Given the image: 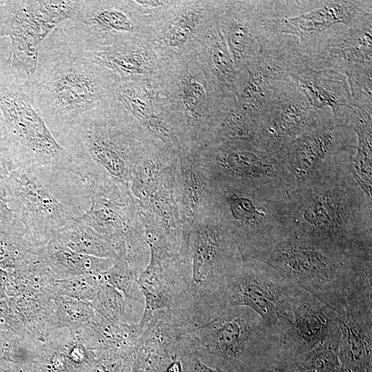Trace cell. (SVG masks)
I'll return each mask as SVG.
<instances>
[{
	"label": "cell",
	"mask_w": 372,
	"mask_h": 372,
	"mask_svg": "<svg viewBox=\"0 0 372 372\" xmlns=\"http://www.w3.org/2000/svg\"><path fill=\"white\" fill-rule=\"evenodd\" d=\"M30 79L35 103L53 136L116 101L115 74L60 25L42 42Z\"/></svg>",
	"instance_id": "6da1fadb"
},
{
	"label": "cell",
	"mask_w": 372,
	"mask_h": 372,
	"mask_svg": "<svg viewBox=\"0 0 372 372\" xmlns=\"http://www.w3.org/2000/svg\"><path fill=\"white\" fill-rule=\"evenodd\" d=\"M351 162L318 175L289 195V231L372 262V205Z\"/></svg>",
	"instance_id": "7a4b0ae2"
},
{
	"label": "cell",
	"mask_w": 372,
	"mask_h": 372,
	"mask_svg": "<svg viewBox=\"0 0 372 372\" xmlns=\"http://www.w3.org/2000/svg\"><path fill=\"white\" fill-rule=\"evenodd\" d=\"M251 259L259 260L338 315L371 306L372 262L291 231Z\"/></svg>",
	"instance_id": "3957f363"
},
{
	"label": "cell",
	"mask_w": 372,
	"mask_h": 372,
	"mask_svg": "<svg viewBox=\"0 0 372 372\" xmlns=\"http://www.w3.org/2000/svg\"><path fill=\"white\" fill-rule=\"evenodd\" d=\"M180 260L196 327L229 307L243 264L238 247L212 201L185 235Z\"/></svg>",
	"instance_id": "277c9868"
},
{
	"label": "cell",
	"mask_w": 372,
	"mask_h": 372,
	"mask_svg": "<svg viewBox=\"0 0 372 372\" xmlns=\"http://www.w3.org/2000/svg\"><path fill=\"white\" fill-rule=\"evenodd\" d=\"M81 177H107L130 187L132 173L158 140L116 101L54 135Z\"/></svg>",
	"instance_id": "5b68a950"
},
{
	"label": "cell",
	"mask_w": 372,
	"mask_h": 372,
	"mask_svg": "<svg viewBox=\"0 0 372 372\" xmlns=\"http://www.w3.org/2000/svg\"><path fill=\"white\" fill-rule=\"evenodd\" d=\"M177 342L204 364L229 372H269L283 364L280 341L247 307H228L182 332Z\"/></svg>",
	"instance_id": "8992f818"
},
{
	"label": "cell",
	"mask_w": 372,
	"mask_h": 372,
	"mask_svg": "<svg viewBox=\"0 0 372 372\" xmlns=\"http://www.w3.org/2000/svg\"><path fill=\"white\" fill-rule=\"evenodd\" d=\"M3 185L28 238L38 247L79 218L90 205L82 177L56 166L18 167Z\"/></svg>",
	"instance_id": "52a82bcc"
},
{
	"label": "cell",
	"mask_w": 372,
	"mask_h": 372,
	"mask_svg": "<svg viewBox=\"0 0 372 372\" xmlns=\"http://www.w3.org/2000/svg\"><path fill=\"white\" fill-rule=\"evenodd\" d=\"M31 76L0 59V133L18 167L56 166L81 176L34 99Z\"/></svg>",
	"instance_id": "ba28073f"
},
{
	"label": "cell",
	"mask_w": 372,
	"mask_h": 372,
	"mask_svg": "<svg viewBox=\"0 0 372 372\" xmlns=\"http://www.w3.org/2000/svg\"><path fill=\"white\" fill-rule=\"evenodd\" d=\"M178 155L166 147L152 149L134 169L130 192L145 237L173 253L184 242Z\"/></svg>",
	"instance_id": "9c48e42d"
},
{
	"label": "cell",
	"mask_w": 372,
	"mask_h": 372,
	"mask_svg": "<svg viewBox=\"0 0 372 372\" xmlns=\"http://www.w3.org/2000/svg\"><path fill=\"white\" fill-rule=\"evenodd\" d=\"M209 185L212 203L242 258H253L289 231L290 194L236 185Z\"/></svg>",
	"instance_id": "30bf717a"
},
{
	"label": "cell",
	"mask_w": 372,
	"mask_h": 372,
	"mask_svg": "<svg viewBox=\"0 0 372 372\" xmlns=\"http://www.w3.org/2000/svg\"><path fill=\"white\" fill-rule=\"evenodd\" d=\"M197 151L210 183L290 194L296 187L280 149L242 141L214 142Z\"/></svg>",
	"instance_id": "8fae6325"
},
{
	"label": "cell",
	"mask_w": 372,
	"mask_h": 372,
	"mask_svg": "<svg viewBox=\"0 0 372 372\" xmlns=\"http://www.w3.org/2000/svg\"><path fill=\"white\" fill-rule=\"evenodd\" d=\"M79 5V1H4L0 6V39H10V64L32 76L42 42L74 15Z\"/></svg>",
	"instance_id": "7c38bea8"
},
{
	"label": "cell",
	"mask_w": 372,
	"mask_h": 372,
	"mask_svg": "<svg viewBox=\"0 0 372 372\" xmlns=\"http://www.w3.org/2000/svg\"><path fill=\"white\" fill-rule=\"evenodd\" d=\"M242 260V271L229 297V307H247L258 314L280 341L284 362L294 305L304 289L259 260Z\"/></svg>",
	"instance_id": "4fadbf2b"
},
{
	"label": "cell",
	"mask_w": 372,
	"mask_h": 372,
	"mask_svg": "<svg viewBox=\"0 0 372 372\" xmlns=\"http://www.w3.org/2000/svg\"><path fill=\"white\" fill-rule=\"evenodd\" d=\"M142 8L135 1H80L74 15L60 24L87 52L141 43Z\"/></svg>",
	"instance_id": "5bb4252c"
},
{
	"label": "cell",
	"mask_w": 372,
	"mask_h": 372,
	"mask_svg": "<svg viewBox=\"0 0 372 372\" xmlns=\"http://www.w3.org/2000/svg\"><path fill=\"white\" fill-rule=\"evenodd\" d=\"M355 148L354 131L332 116L289 141L280 150L297 187L318 175L351 162Z\"/></svg>",
	"instance_id": "9a60e30c"
},
{
	"label": "cell",
	"mask_w": 372,
	"mask_h": 372,
	"mask_svg": "<svg viewBox=\"0 0 372 372\" xmlns=\"http://www.w3.org/2000/svg\"><path fill=\"white\" fill-rule=\"evenodd\" d=\"M332 116L331 111L311 106L289 77L277 88L260 113L259 145L278 151Z\"/></svg>",
	"instance_id": "2e32d148"
},
{
	"label": "cell",
	"mask_w": 372,
	"mask_h": 372,
	"mask_svg": "<svg viewBox=\"0 0 372 372\" xmlns=\"http://www.w3.org/2000/svg\"><path fill=\"white\" fill-rule=\"evenodd\" d=\"M88 209L79 218L116 247L127 237L143 232L138 206L130 187L107 177L85 178Z\"/></svg>",
	"instance_id": "e0dca14e"
},
{
	"label": "cell",
	"mask_w": 372,
	"mask_h": 372,
	"mask_svg": "<svg viewBox=\"0 0 372 372\" xmlns=\"http://www.w3.org/2000/svg\"><path fill=\"white\" fill-rule=\"evenodd\" d=\"M300 2V12L272 14L265 19L269 32L294 38L298 45L340 26H356L372 20L371 1H313L309 8Z\"/></svg>",
	"instance_id": "ac0fdd59"
},
{
	"label": "cell",
	"mask_w": 372,
	"mask_h": 372,
	"mask_svg": "<svg viewBox=\"0 0 372 372\" xmlns=\"http://www.w3.org/2000/svg\"><path fill=\"white\" fill-rule=\"evenodd\" d=\"M307 63L316 69L349 75L372 71V20L340 26L299 47Z\"/></svg>",
	"instance_id": "d6986e66"
},
{
	"label": "cell",
	"mask_w": 372,
	"mask_h": 372,
	"mask_svg": "<svg viewBox=\"0 0 372 372\" xmlns=\"http://www.w3.org/2000/svg\"><path fill=\"white\" fill-rule=\"evenodd\" d=\"M340 335L336 312L304 290L294 305L291 333L285 347L283 369L293 366L316 347L340 338Z\"/></svg>",
	"instance_id": "ffe728a7"
},
{
	"label": "cell",
	"mask_w": 372,
	"mask_h": 372,
	"mask_svg": "<svg viewBox=\"0 0 372 372\" xmlns=\"http://www.w3.org/2000/svg\"><path fill=\"white\" fill-rule=\"evenodd\" d=\"M218 25L237 70L245 75L256 59L266 35L264 19L267 1H236L226 3Z\"/></svg>",
	"instance_id": "44dd1931"
},
{
	"label": "cell",
	"mask_w": 372,
	"mask_h": 372,
	"mask_svg": "<svg viewBox=\"0 0 372 372\" xmlns=\"http://www.w3.org/2000/svg\"><path fill=\"white\" fill-rule=\"evenodd\" d=\"M289 75L311 106L331 111L338 122L342 121L355 107L344 74L314 68L300 53L293 61Z\"/></svg>",
	"instance_id": "7402d4cb"
},
{
	"label": "cell",
	"mask_w": 372,
	"mask_h": 372,
	"mask_svg": "<svg viewBox=\"0 0 372 372\" xmlns=\"http://www.w3.org/2000/svg\"><path fill=\"white\" fill-rule=\"evenodd\" d=\"M371 307L338 315V356L343 372L371 371Z\"/></svg>",
	"instance_id": "603a6c76"
},
{
	"label": "cell",
	"mask_w": 372,
	"mask_h": 372,
	"mask_svg": "<svg viewBox=\"0 0 372 372\" xmlns=\"http://www.w3.org/2000/svg\"><path fill=\"white\" fill-rule=\"evenodd\" d=\"M178 158L185 238L196 219L211 204V196L196 148L185 147Z\"/></svg>",
	"instance_id": "cb8c5ba5"
},
{
	"label": "cell",
	"mask_w": 372,
	"mask_h": 372,
	"mask_svg": "<svg viewBox=\"0 0 372 372\" xmlns=\"http://www.w3.org/2000/svg\"><path fill=\"white\" fill-rule=\"evenodd\" d=\"M74 338L94 351L135 353L141 331L137 324H118L96 314L88 322L69 329Z\"/></svg>",
	"instance_id": "d4e9b609"
},
{
	"label": "cell",
	"mask_w": 372,
	"mask_h": 372,
	"mask_svg": "<svg viewBox=\"0 0 372 372\" xmlns=\"http://www.w3.org/2000/svg\"><path fill=\"white\" fill-rule=\"evenodd\" d=\"M43 254L56 280L99 274L108 270L114 258H99L75 251L55 238L43 247Z\"/></svg>",
	"instance_id": "484cf974"
},
{
	"label": "cell",
	"mask_w": 372,
	"mask_h": 372,
	"mask_svg": "<svg viewBox=\"0 0 372 372\" xmlns=\"http://www.w3.org/2000/svg\"><path fill=\"white\" fill-rule=\"evenodd\" d=\"M43 245L19 267L8 271L7 297L21 295L50 294L56 296L54 282L56 280L45 260Z\"/></svg>",
	"instance_id": "4316f807"
},
{
	"label": "cell",
	"mask_w": 372,
	"mask_h": 372,
	"mask_svg": "<svg viewBox=\"0 0 372 372\" xmlns=\"http://www.w3.org/2000/svg\"><path fill=\"white\" fill-rule=\"evenodd\" d=\"M371 115L355 107L345 121L344 125L353 130L356 136L355 154L351 161L353 174L371 200Z\"/></svg>",
	"instance_id": "83f0119b"
},
{
	"label": "cell",
	"mask_w": 372,
	"mask_h": 372,
	"mask_svg": "<svg viewBox=\"0 0 372 372\" xmlns=\"http://www.w3.org/2000/svg\"><path fill=\"white\" fill-rule=\"evenodd\" d=\"M52 238L83 254L99 258H116L115 243L96 232L79 218L58 231Z\"/></svg>",
	"instance_id": "f1b7e54d"
},
{
	"label": "cell",
	"mask_w": 372,
	"mask_h": 372,
	"mask_svg": "<svg viewBox=\"0 0 372 372\" xmlns=\"http://www.w3.org/2000/svg\"><path fill=\"white\" fill-rule=\"evenodd\" d=\"M103 280L124 297L136 319L141 320L144 310V298L141 291L138 275L123 259L116 257L112 266L103 273Z\"/></svg>",
	"instance_id": "f546056e"
},
{
	"label": "cell",
	"mask_w": 372,
	"mask_h": 372,
	"mask_svg": "<svg viewBox=\"0 0 372 372\" xmlns=\"http://www.w3.org/2000/svg\"><path fill=\"white\" fill-rule=\"evenodd\" d=\"M39 247L28 238L21 223L10 230L0 232V269L7 271L14 270Z\"/></svg>",
	"instance_id": "4dcf8cb0"
},
{
	"label": "cell",
	"mask_w": 372,
	"mask_h": 372,
	"mask_svg": "<svg viewBox=\"0 0 372 372\" xmlns=\"http://www.w3.org/2000/svg\"><path fill=\"white\" fill-rule=\"evenodd\" d=\"M94 315L90 303L56 296L49 321L50 331L51 333L59 329L78 327L88 322Z\"/></svg>",
	"instance_id": "1f68e13d"
},
{
	"label": "cell",
	"mask_w": 372,
	"mask_h": 372,
	"mask_svg": "<svg viewBox=\"0 0 372 372\" xmlns=\"http://www.w3.org/2000/svg\"><path fill=\"white\" fill-rule=\"evenodd\" d=\"M90 304L96 314L106 320L118 324L138 323L123 296L107 284L101 286Z\"/></svg>",
	"instance_id": "d6a6232c"
},
{
	"label": "cell",
	"mask_w": 372,
	"mask_h": 372,
	"mask_svg": "<svg viewBox=\"0 0 372 372\" xmlns=\"http://www.w3.org/2000/svg\"><path fill=\"white\" fill-rule=\"evenodd\" d=\"M104 283L102 273L59 279L54 282V292L56 296L91 303Z\"/></svg>",
	"instance_id": "836d02e7"
},
{
	"label": "cell",
	"mask_w": 372,
	"mask_h": 372,
	"mask_svg": "<svg viewBox=\"0 0 372 372\" xmlns=\"http://www.w3.org/2000/svg\"><path fill=\"white\" fill-rule=\"evenodd\" d=\"M201 17L200 10L184 11L165 33L163 39L165 45L174 52L180 50L197 30Z\"/></svg>",
	"instance_id": "e575fe53"
},
{
	"label": "cell",
	"mask_w": 372,
	"mask_h": 372,
	"mask_svg": "<svg viewBox=\"0 0 372 372\" xmlns=\"http://www.w3.org/2000/svg\"><path fill=\"white\" fill-rule=\"evenodd\" d=\"M135 353L96 351L95 359L78 372H131Z\"/></svg>",
	"instance_id": "d590c367"
},
{
	"label": "cell",
	"mask_w": 372,
	"mask_h": 372,
	"mask_svg": "<svg viewBox=\"0 0 372 372\" xmlns=\"http://www.w3.org/2000/svg\"><path fill=\"white\" fill-rule=\"evenodd\" d=\"M35 355L34 344L17 337L0 334V362H30Z\"/></svg>",
	"instance_id": "8d00e7d4"
},
{
	"label": "cell",
	"mask_w": 372,
	"mask_h": 372,
	"mask_svg": "<svg viewBox=\"0 0 372 372\" xmlns=\"http://www.w3.org/2000/svg\"><path fill=\"white\" fill-rule=\"evenodd\" d=\"M21 223L8 203L6 190L0 185V232L10 230Z\"/></svg>",
	"instance_id": "74e56055"
},
{
	"label": "cell",
	"mask_w": 372,
	"mask_h": 372,
	"mask_svg": "<svg viewBox=\"0 0 372 372\" xmlns=\"http://www.w3.org/2000/svg\"><path fill=\"white\" fill-rule=\"evenodd\" d=\"M0 334L19 338L17 320L7 298L0 299Z\"/></svg>",
	"instance_id": "f35d334b"
},
{
	"label": "cell",
	"mask_w": 372,
	"mask_h": 372,
	"mask_svg": "<svg viewBox=\"0 0 372 372\" xmlns=\"http://www.w3.org/2000/svg\"><path fill=\"white\" fill-rule=\"evenodd\" d=\"M17 168L1 133H0V185H3L10 172Z\"/></svg>",
	"instance_id": "ab89813d"
},
{
	"label": "cell",
	"mask_w": 372,
	"mask_h": 372,
	"mask_svg": "<svg viewBox=\"0 0 372 372\" xmlns=\"http://www.w3.org/2000/svg\"><path fill=\"white\" fill-rule=\"evenodd\" d=\"M0 372H34L30 362L5 361L0 362Z\"/></svg>",
	"instance_id": "60d3db41"
},
{
	"label": "cell",
	"mask_w": 372,
	"mask_h": 372,
	"mask_svg": "<svg viewBox=\"0 0 372 372\" xmlns=\"http://www.w3.org/2000/svg\"><path fill=\"white\" fill-rule=\"evenodd\" d=\"M135 1L143 9L163 8L167 5H169V3H171L167 1Z\"/></svg>",
	"instance_id": "b9f144b4"
},
{
	"label": "cell",
	"mask_w": 372,
	"mask_h": 372,
	"mask_svg": "<svg viewBox=\"0 0 372 372\" xmlns=\"http://www.w3.org/2000/svg\"><path fill=\"white\" fill-rule=\"evenodd\" d=\"M8 271L0 269V299L7 298L6 282Z\"/></svg>",
	"instance_id": "7bdbcfd3"
},
{
	"label": "cell",
	"mask_w": 372,
	"mask_h": 372,
	"mask_svg": "<svg viewBox=\"0 0 372 372\" xmlns=\"http://www.w3.org/2000/svg\"><path fill=\"white\" fill-rule=\"evenodd\" d=\"M4 1H0V6L3 4Z\"/></svg>",
	"instance_id": "ee69618b"
}]
</instances>
